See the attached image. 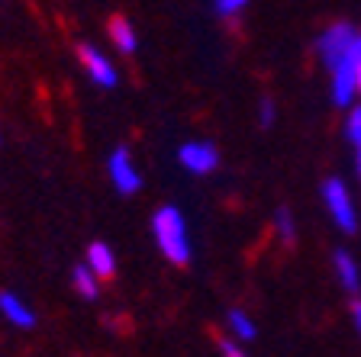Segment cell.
Wrapping results in <instances>:
<instances>
[{
    "label": "cell",
    "mask_w": 361,
    "mask_h": 357,
    "mask_svg": "<svg viewBox=\"0 0 361 357\" xmlns=\"http://www.w3.org/2000/svg\"><path fill=\"white\" fill-rule=\"evenodd\" d=\"M355 42H358V32L348 23H332L323 30V36L316 39L319 61L329 71V97L336 106H352L361 90V68Z\"/></svg>",
    "instance_id": "obj_1"
},
{
    "label": "cell",
    "mask_w": 361,
    "mask_h": 357,
    "mask_svg": "<svg viewBox=\"0 0 361 357\" xmlns=\"http://www.w3.org/2000/svg\"><path fill=\"white\" fill-rule=\"evenodd\" d=\"M152 235H155L158 251L171 264H188L190 261V232L188 219L178 206H161L152 216Z\"/></svg>",
    "instance_id": "obj_2"
},
{
    "label": "cell",
    "mask_w": 361,
    "mask_h": 357,
    "mask_svg": "<svg viewBox=\"0 0 361 357\" xmlns=\"http://www.w3.org/2000/svg\"><path fill=\"white\" fill-rule=\"evenodd\" d=\"M323 203H326V213H329V219L336 223L338 232L352 235V232L358 229V206H355V196L338 177H329L323 184Z\"/></svg>",
    "instance_id": "obj_3"
},
{
    "label": "cell",
    "mask_w": 361,
    "mask_h": 357,
    "mask_svg": "<svg viewBox=\"0 0 361 357\" xmlns=\"http://www.w3.org/2000/svg\"><path fill=\"white\" fill-rule=\"evenodd\" d=\"M106 174H110V184L120 190L123 196H133L142 190V174H139V168L133 164V155H129V149H113L110 158H106Z\"/></svg>",
    "instance_id": "obj_4"
},
{
    "label": "cell",
    "mask_w": 361,
    "mask_h": 357,
    "mask_svg": "<svg viewBox=\"0 0 361 357\" xmlns=\"http://www.w3.org/2000/svg\"><path fill=\"white\" fill-rule=\"evenodd\" d=\"M178 161L188 174H197V177H207L219 168V151L213 142H184L178 149Z\"/></svg>",
    "instance_id": "obj_5"
},
{
    "label": "cell",
    "mask_w": 361,
    "mask_h": 357,
    "mask_svg": "<svg viewBox=\"0 0 361 357\" xmlns=\"http://www.w3.org/2000/svg\"><path fill=\"white\" fill-rule=\"evenodd\" d=\"M78 58H81V65H84V71H87V77L97 87H116L120 84V75H116V68H113V61L106 58L104 52H100L97 45H78Z\"/></svg>",
    "instance_id": "obj_6"
},
{
    "label": "cell",
    "mask_w": 361,
    "mask_h": 357,
    "mask_svg": "<svg viewBox=\"0 0 361 357\" xmlns=\"http://www.w3.org/2000/svg\"><path fill=\"white\" fill-rule=\"evenodd\" d=\"M0 315H4L10 325H16V328H32L36 325V313H32L30 306L23 303L16 293H10V290H0Z\"/></svg>",
    "instance_id": "obj_7"
},
{
    "label": "cell",
    "mask_w": 361,
    "mask_h": 357,
    "mask_svg": "<svg viewBox=\"0 0 361 357\" xmlns=\"http://www.w3.org/2000/svg\"><path fill=\"white\" fill-rule=\"evenodd\" d=\"M84 261H87V268L94 270L100 280H110V277L116 274V254H113V248L106 245V242H90Z\"/></svg>",
    "instance_id": "obj_8"
},
{
    "label": "cell",
    "mask_w": 361,
    "mask_h": 357,
    "mask_svg": "<svg viewBox=\"0 0 361 357\" xmlns=\"http://www.w3.org/2000/svg\"><path fill=\"white\" fill-rule=\"evenodd\" d=\"M332 270H336V280L342 283V290H348V293H358L361 290L358 261H355L348 251H336V254H332Z\"/></svg>",
    "instance_id": "obj_9"
},
{
    "label": "cell",
    "mask_w": 361,
    "mask_h": 357,
    "mask_svg": "<svg viewBox=\"0 0 361 357\" xmlns=\"http://www.w3.org/2000/svg\"><path fill=\"white\" fill-rule=\"evenodd\" d=\"M110 42L116 45V52L123 55H133L139 49V36H135V26L126 20V16H113L110 20Z\"/></svg>",
    "instance_id": "obj_10"
},
{
    "label": "cell",
    "mask_w": 361,
    "mask_h": 357,
    "mask_svg": "<svg viewBox=\"0 0 361 357\" xmlns=\"http://www.w3.org/2000/svg\"><path fill=\"white\" fill-rule=\"evenodd\" d=\"M226 328H229V335L239 338L242 344L258 338V325L252 322V315H248L245 309H229V315H226Z\"/></svg>",
    "instance_id": "obj_11"
},
{
    "label": "cell",
    "mask_w": 361,
    "mask_h": 357,
    "mask_svg": "<svg viewBox=\"0 0 361 357\" xmlns=\"http://www.w3.org/2000/svg\"><path fill=\"white\" fill-rule=\"evenodd\" d=\"M71 283H75V290H78V296H81V299H97L100 277L87 268V261H84V264H78V268L71 270Z\"/></svg>",
    "instance_id": "obj_12"
},
{
    "label": "cell",
    "mask_w": 361,
    "mask_h": 357,
    "mask_svg": "<svg viewBox=\"0 0 361 357\" xmlns=\"http://www.w3.org/2000/svg\"><path fill=\"white\" fill-rule=\"evenodd\" d=\"M274 232H278L281 242L293 245V238H297V223H293V213L287 206H278V213H274Z\"/></svg>",
    "instance_id": "obj_13"
},
{
    "label": "cell",
    "mask_w": 361,
    "mask_h": 357,
    "mask_svg": "<svg viewBox=\"0 0 361 357\" xmlns=\"http://www.w3.org/2000/svg\"><path fill=\"white\" fill-rule=\"evenodd\" d=\"M345 139L352 142L355 149H361V106H348V116H345Z\"/></svg>",
    "instance_id": "obj_14"
},
{
    "label": "cell",
    "mask_w": 361,
    "mask_h": 357,
    "mask_svg": "<svg viewBox=\"0 0 361 357\" xmlns=\"http://www.w3.org/2000/svg\"><path fill=\"white\" fill-rule=\"evenodd\" d=\"M213 7H216L219 16H226V20H229V16H239L242 10L248 7V0H213Z\"/></svg>",
    "instance_id": "obj_15"
},
{
    "label": "cell",
    "mask_w": 361,
    "mask_h": 357,
    "mask_svg": "<svg viewBox=\"0 0 361 357\" xmlns=\"http://www.w3.org/2000/svg\"><path fill=\"white\" fill-rule=\"evenodd\" d=\"M219 354L223 357H245V348H242L239 338L226 335V338H219Z\"/></svg>",
    "instance_id": "obj_16"
},
{
    "label": "cell",
    "mask_w": 361,
    "mask_h": 357,
    "mask_svg": "<svg viewBox=\"0 0 361 357\" xmlns=\"http://www.w3.org/2000/svg\"><path fill=\"white\" fill-rule=\"evenodd\" d=\"M274 119H278L274 100H262V106H258V126H262V129H271V126H274Z\"/></svg>",
    "instance_id": "obj_17"
},
{
    "label": "cell",
    "mask_w": 361,
    "mask_h": 357,
    "mask_svg": "<svg viewBox=\"0 0 361 357\" xmlns=\"http://www.w3.org/2000/svg\"><path fill=\"white\" fill-rule=\"evenodd\" d=\"M352 315H355V328H358V335H361V303H355Z\"/></svg>",
    "instance_id": "obj_18"
},
{
    "label": "cell",
    "mask_w": 361,
    "mask_h": 357,
    "mask_svg": "<svg viewBox=\"0 0 361 357\" xmlns=\"http://www.w3.org/2000/svg\"><path fill=\"white\" fill-rule=\"evenodd\" d=\"M358 151V158H355V168H358V177H361V149H355Z\"/></svg>",
    "instance_id": "obj_19"
}]
</instances>
